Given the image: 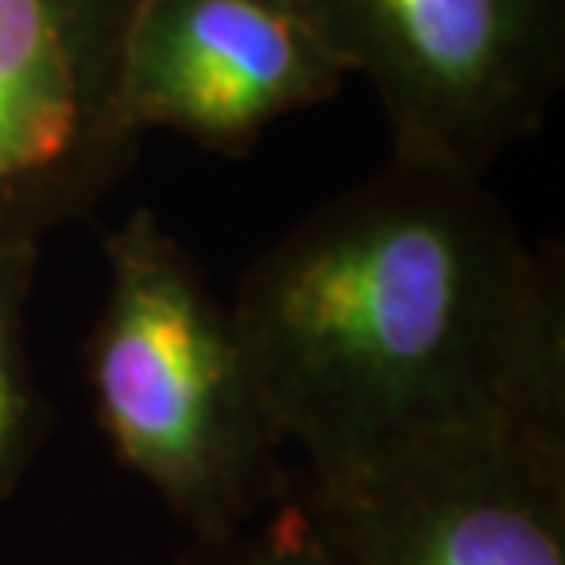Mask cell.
Segmentation results:
<instances>
[{"instance_id": "1", "label": "cell", "mask_w": 565, "mask_h": 565, "mask_svg": "<svg viewBox=\"0 0 565 565\" xmlns=\"http://www.w3.org/2000/svg\"><path fill=\"white\" fill-rule=\"evenodd\" d=\"M301 473L448 440L565 437V265L478 173L390 154L232 294Z\"/></svg>"}, {"instance_id": "2", "label": "cell", "mask_w": 565, "mask_h": 565, "mask_svg": "<svg viewBox=\"0 0 565 565\" xmlns=\"http://www.w3.org/2000/svg\"><path fill=\"white\" fill-rule=\"evenodd\" d=\"M107 290L85 342L96 423L115 459L188 540L262 522L294 492L287 437L246 356L232 301L137 206L104 235Z\"/></svg>"}, {"instance_id": "3", "label": "cell", "mask_w": 565, "mask_h": 565, "mask_svg": "<svg viewBox=\"0 0 565 565\" xmlns=\"http://www.w3.org/2000/svg\"><path fill=\"white\" fill-rule=\"evenodd\" d=\"M345 74L375 88L397 158L484 177L547 121L565 0H298Z\"/></svg>"}, {"instance_id": "4", "label": "cell", "mask_w": 565, "mask_h": 565, "mask_svg": "<svg viewBox=\"0 0 565 565\" xmlns=\"http://www.w3.org/2000/svg\"><path fill=\"white\" fill-rule=\"evenodd\" d=\"M294 489L331 565H565V437L448 440Z\"/></svg>"}, {"instance_id": "5", "label": "cell", "mask_w": 565, "mask_h": 565, "mask_svg": "<svg viewBox=\"0 0 565 565\" xmlns=\"http://www.w3.org/2000/svg\"><path fill=\"white\" fill-rule=\"evenodd\" d=\"M137 0H0V243L44 246L132 166L121 44Z\"/></svg>"}, {"instance_id": "6", "label": "cell", "mask_w": 565, "mask_h": 565, "mask_svg": "<svg viewBox=\"0 0 565 565\" xmlns=\"http://www.w3.org/2000/svg\"><path fill=\"white\" fill-rule=\"evenodd\" d=\"M342 63L298 0H137L118 96L132 129L246 154L279 118L320 107Z\"/></svg>"}, {"instance_id": "7", "label": "cell", "mask_w": 565, "mask_h": 565, "mask_svg": "<svg viewBox=\"0 0 565 565\" xmlns=\"http://www.w3.org/2000/svg\"><path fill=\"white\" fill-rule=\"evenodd\" d=\"M41 246L0 243V503L26 481L52 429V408L33 375L30 298Z\"/></svg>"}, {"instance_id": "8", "label": "cell", "mask_w": 565, "mask_h": 565, "mask_svg": "<svg viewBox=\"0 0 565 565\" xmlns=\"http://www.w3.org/2000/svg\"><path fill=\"white\" fill-rule=\"evenodd\" d=\"M177 565H331L301 511L298 489L262 522L221 540H188Z\"/></svg>"}]
</instances>
